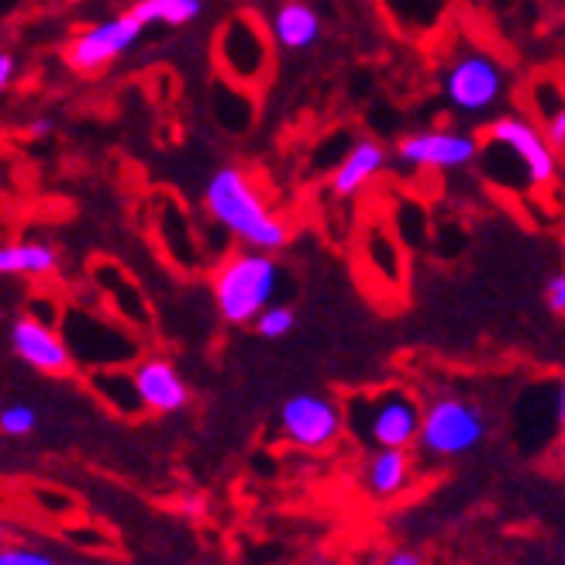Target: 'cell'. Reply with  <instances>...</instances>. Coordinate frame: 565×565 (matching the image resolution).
Masks as SVG:
<instances>
[{
  "label": "cell",
  "mask_w": 565,
  "mask_h": 565,
  "mask_svg": "<svg viewBox=\"0 0 565 565\" xmlns=\"http://www.w3.org/2000/svg\"><path fill=\"white\" fill-rule=\"evenodd\" d=\"M207 214L221 224L224 232H232L238 242L259 252H279L290 242L287 221L276 217L266 204L259 186L248 180L245 169L238 166H221L207 180L204 190Z\"/></svg>",
  "instance_id": "6da1fadb"
},
{
  "label": "cell",
  "mask_w": 565,
  "mask_h": 565,
  "mask_svg": "<svg viewBox=\"0 0 565 565\" xmlns=\"http://www.w3.org/2000/svg\"><path fill=\"white\" fill-rule=\"evenodd\" d=\"M424 411L404 386L355 393L345 404V431L365 448H411L417 445Z\"/></svg>",
  "instance_id": "7a4b0ae2"
},
{
  "label": "cell",
  "mask_w": 565,
  "mask_h": 565,
  "mask_svg": "<svg viewBox=\"0 0 565 565\" xmlns=\"http://www.w3.org/2000/svg\"><path fill=\"white\" fill-rule=\"evenodd\" d=\"M279 287V266L269 252H235L214 269L211 290L221 318L228 324H256V318L273 303Z\"/></svg>",
  "instance_id": "3957f363"
},
{
  "label": "cell",
  "mask_w": 565,
  "mask_h": 565,
  "mask_svg": "<svg viewBox=\"0 0 565 565\" xmlns=\"http://www.w3.org/2000/svg\"><path fill=\"white\" fill-rule=\"evenodd\" d=\"M511 87V73L503 70V63L487 49H462L451 55V63L445 66L441 90L445 100L459 110V115H490V110L507 97Z\"/></svg>",
  "instance_id": "277c9868"
},
{
  "label": "cell",
  "mask_w": 565,
  "mask_h": 565,
  "mask_svg": "<svg viewBox=\"0 0 565 565\" xmlns=\"http://www.w3.org/2000/svg\"><path fill=\"white\" fill-rule=\"evenodd\" d=\"M487 152L511 159L524 186H548L555 180L558 162L548 135L521 115H500L497 121H490Z\"/></svg>",
  "instance_id": "5b68a950"
},
{
  "label": "cell",
  "mask_w": 565,
  "mask_h": 565,
  "mask_svg": "<svg viewBox=\"0 0 565 565\" xmlns=\"http://www.w3.org/2000/svg\"><path fill=\"white\" fill-rule=\"evenodd\" d=\"M487 438V417L462 397H438L424 407L417 445L435 459H459Z\"/></svg>",
  "instance_id": "8992f818"
},
{
  "label": "cell",
  "mask_w": 565,
  "mask_h": 565,
  "mask_svg": "<svg viewBox=\"0 0 565 565\" xmlns=\"http://www.w3.org/2000/svg\"><path fill=\"white\" fill-rule=\"evenodd\" d=\"M345 431V411L321 393H294L279 407V435L303 451H321Z\"/></svg>",
  "instance_id": "52a82bcc"
},
{
  "label": "cell",
  "mask_w": 565,
  "mask_h": 565,
  "mask_svg": "<svg viewBox=\"0 0 565 565\" xmlns=\"http://www.w3.org/2000/svg\"><path fill=\"white\" fill-rule=\"evenodd\" d=\"M141 32H146V24H141L131 11H125L118 18H107V21L87 28V32H79L76 39H70L66 66L83 76H94V73L107 70L115 60H121V55L141 39Z\"/></svg>",
  "instance_id": "ba28073f"
},
{
  "label": "cell",
  "mask_w": 565,
  "mask_h": 565,
  "mask_svg": "<svg viewBox=\"0 0 565 565\" xmlns=\"http://www.w3.org/2000/svg\"><path fill=\"white\" fill-rule=\"evenodd\" d=\"M11 352L24 365H32L35 373H45V376H66L73 370L70 342L49 321L35 315H21L11 324Z\"/></svg>",
  "instance_id": "9c48e42d"
},
{
  "label": "cell",
  "mask_w": 565,
  "mask_h": 565,
  "mask_svg": "<svg viewBox=\"0 0 565 565\" xmlns=\"http://www.w3.org/2000/svg\"><path fill=\"white\" fill-rule=\"evenodd\" d=\"M397 156L414 169H462L479 156L476 138L451 128H424L401 138Z\"/></svg>",
  "instance_id": "30bf717a"
},
{
  "label": "cell",
  "mask_w": 565,
  "mask_h": 565,
  "mask_svg": "<svg viewBox=\"0 0 565 565\" xmlns=\"http://www.w3.org/2000/svg\"><path fill=\"white\" fill-rule=\"evenodd\" d=\"M217 60L224 73L242 83H259L269 73V42L252 18H232L217 35Z\"/></svg>",
  "instance_id": "8fae6325"
},
{
  "label": "cell",
  "mask_w": 565,
  "mask_h": 565,
  "mask_svg": "<svg viewBox=\"0 0 565 565\" xmlns=\"http://www.w3.org/2000/svg\"><path fill=\"white\" fill-rule=\"evenodd\" d=\"M131 373H135V383L141 393V404H146L152 414H177L186 407L190 390L169 359H159V355L138 359V365Z\"/></svg>",
  "instance_id": "7c38bea8"
},
{
  "label": "cell",
  "mask_w": 565,
  "mask_h": 565,
  "mask_svg": "<svg viewBox=\"0 0 565 565\" xmlns=\"http://www.w3.org/2000/svg\"><path fill=\"white\" fill-rule=\"evenodd\" d=\"M411 483V456L407 448H373L362 462V490L376 497V500H390L404 493Z\"/></svg>",
  "instance_id": "4fadbf2b"
},
{
  "label": "cell",
  "mask_w": 565,
  "mask_h": 565,
  "mask_svg": "<svg viewBox=\"0 0 565 565\" xmlns=\"http://www.w3.org/2000/svg\"><path fill=\"white\" fill-rule=\"evenodd\" d=\"M386 166V149L380 141H359V146L342 159V166L331 177V193L338 201H349L365 183H373L380 177V169Z\"/></svg>",
  "instance_id": "5bb4252c"
},
{
  "label": "cell",
  "mask_w": 565,
  "mask_h": 565,
  "mask_svg": "<svg viewBox=\"0 0 565 565\" xmlns=\"http://www.w3.org/2000/svg\"><path fill=\"white\" fill-rule=\"evenodd\" d=\"M269 32L282 49H294V52L310 49L321 39V14L310 4H303V0H287V4L276 8Z\"/></svg>",
  "instance_id": "9a60e30c"
},
{
  "label": "cell",
  "mask_w": 565,
  "mask_h": 565,
  "mask_svg": "<svg viewBox=\"0 0 565 565\" xmlns=\"http://www.w3.org/2000/svg\"><path fill=\"white\" fill-rule=\"evenodd\" d=\"M55 269H60V252L49 242H8L0 248L4 276H52Z\"/></svg>",
  "instance_id": "2e32d148"
},
{
  "label": "cell",
  "mask_w": 565,
  "mask_h": 565,
  "mask_svg": "<svg viewBox=\"0 0 565 565\" xmlns=\"http://www.w3.org/2000/svg\"><path fill=\"white\" fill-rule=\"evenodd\" d=\"M141 24H169V28H183L190 21L201 18L204 0H135L128 8Z\"/></svg>",
  "instance_id": "e0dca14e"
},
{
  "label": "cell",
  "mask_w": 565,
  "mask_h": 565,
  "mask_svg": "<svg viewBox=\"0 0 565 565\" xmlns=\"http://www.w3.org/2000/svg\"><path fill=\"white\" fill-rule=\"evenodd\" d=\"M90 386L100 393V397L121 411V414H141V411H149L146 404H141V393H138V383H135V373H97L90 376Z\"/></svg>",
  "instance_id": "ac0fdd59"
},
{
  "label": "cell",
  "mask_w": 565,
  "mask_h": 565,
  "mask_svg": "<svg viewBox=\"0 0 565 565\" xmlns=\"http://www.w3.org/2000/svg\"><path fill=\"white\" fill-rule=\"evenodd\" d=\"M531 97H534V104H539V110H542L548 141H552V146H565V79L542 83V87L534 90Z\"/></svg>",
  "instance_id": "d6986e66"
},
{
  "label": "cell",
  "mask_w": 565,
  "mask_h": 565,
  "mask_svg": "<svg viewBox=\"0 0 565 565\" xmlns=\"http://www.w3.org/2000/svg\"><path fill=\"white\" fill-rule=\"evenodd\" d=\"M35 424H39V414L28 404H8L0 411V431L8 438H28L35 431Z\"/></svg>",
  "instance_id": "ffe728a7"
},
{
  "label": "cell",
  "mask_w": 565,
  "mask_h": 565,
  "mask_svg": "<svg viewBox=\"0 0 565 565\" xmlns=\"http://www.w3.org/2000/svg\"><path fill=\"white\" fill-rule=\"evenodd\" d=\"M294 310L290 307H282V303H269L263 315L256 318V331L263 334V338H282V334H290L294 331Z\"/></svg>",
  "instance_id": "44dd1931"
},
{
  "label": "cell",
  "mask_w": 565,
  "mask_h": 565,
  "mask_svg": "<svg viewBox=\"0 0 565 565\" xmlns=\"http://www.w3.org/2000/svg\"><path fill=\"white\" fill-rule=\"evenodd\" d=\"M0 565H60L42 548H24V545H4L0 548Z\"/></svg>",
  "instance_id": "7402d4cb"
},
{
  "label": "cell",
  "mask_w": 565,
  "mask_h": 565,
  "mask_svg": "<svg viewBox=\"0 0 565 565\" xmlns=\"http://www.w3.org/2000/svg\"><path fill=\"white\" fill-rule=\"evenodd\" d=\"M177 511H180L186 521H201V518L207 514V500H204V493H183V497L177 500Z\"/></svg>",
  "instance_id": "603a6c76"
},
{
  "label": "cell",
  "mask_w": 565,
  "mask_h": 565,
  "mask_svg": "<svg viewBox=\"0 0 565 565\" xmlns=\"http://www.w3.org/2000/svg\"><path fill=\"white\" fill-rule=\"evenodd\" d=\"M545 300H548V310H552V315H565V273H558V276L548 279Z\"/></svg>",
  "instance_id": "cb8c5ba5"
},
{
  "label": "cell",
  "mask_w": 565,
  "mask_h": 565,
  "mask_svg": "<svg viewBox=\"0 0 565 565\" xmlns=\"http://www.w3.org/2000/svg\"><path fill=\"white\" fill-rule=\"evenodd\" d=\"M380 565H424V558L411 548H397V552H390Z\"/></svg>",
  "instance_id": "d4e9b609"
},
{
  "label": "cell",
  "mask_w": 565,
  "mask_h": 565,
  "mask_svg": "<svg viewBox=\"0 0 565 565\" xmlns=\"http://www.w3.org/2000/svg\"><path fill=\"white\" fill-rule=\"evenodd\" d=\"M11 79H14V55L0 52V87H11Z\"/></svg>",
  "instance_id": "484cf974"
},
{
  "label": "cell",
  "mask_w": 565,
  "mask_h": 565,
  "mask_svg": "<svg viewBox=\"0 0 565 565\" xmlns=\"http://www.w3.org/2000/svg\"><path fill=\"white\" fill-rule=\"evenodd\" d=\"M555 417H558V428L565 431V376L558 383V397H555Z\"/></svg>",
  "instance_id": "4316f807"
},
{
  "label": "cell",
  "mask_w": 565,
  "mask_h": 565,
  "mask_svg": "<svg viewBox=\"0 0 565 565\" xmlns=\"http://www.w3.org/2000/svg\"><path fill=\"white\" fill-rule=\"evenodd\" d=\"M28 135H32V138H45V135H52V121H45V118L32 121V128H28Z\"/></svg>",
  "instance_id": "83f0119b"
}]
</instances>
